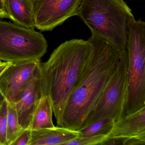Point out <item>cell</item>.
I'll list each match as a JSON object with an SVG mask.
<instances>
[{"instance_id":"6da1fadb","label":"cell","mask_w":145,"mask_h":145,"mask_svg":"<svg viewBox=\"0 0 145 145\" xmlns=\"http://www.w3.org/2000/svg\"><path fill=\"white\" fill-rule=\"evenodd\" d=\"M89 40L93 45L92 54L57 126L73 130L81 129L118 65L120 54L111 44L93 34Z\"/></svg>"},{"instance_id":"7a4b0ae2","label":"cell","mask_w":145,"mask_h":145,"mask_svg":"<svg viewBox=\"0 0 145 145\" xmlns=\"http://www.w3.org/2000/svg\"><path fill=\"white\" fill-rule=\"evenodd\" d=\"M92 51L93 45L89 40L72 39L61 44L47 61L40 63L43 95L50 98L57 125Z\"/></svg>"},{"instance_id":"3957f363","label":"cell","mask_w":145,"mask_h":145,"mask_svg":"<svg viewBox=\"0 0 145 145\" xmlns=\"http://www.w3.org/2000/svg\"><path fill=\"white\" fill-rule=\"evenodd\" d=\"M78 16L94 35L121 54L126 50L130 22L135 18L123 0H82Z\"/></svg>"},{"instance_id":"277c9868","label":"cell","mask_w":145,"mask_h":145,"mask_svg":"<svg viewBox=\"0 0 145 145\" xmlns=\"http://www.w3.org/2000/svg\"><path fill=\"white\" fill-rule=\"evenodd\" d=\"M127 93L123 116L145 107V23L130 22L126 43Z\"/></svg>"},{"instance_id":"5b68a950","label":"cell","mask_w":145,"mask_h":145,"mask_svg":"<svg viewBox=\"0 0 145 145\" xmlns=\"http://www.w3.org/2000/svg\"><path fill=\"white\" fill-rule=\"evenodd\" d=\"M44 36L35 29L0 21V60L18 62L40 60L47 52Z\"/></svg>"},{"instance_id":"8992f818","label":"cell","mask_w":145,"mask_h":145,"mask_svg":"<svg viewBox=\"0 0 145 145\" xmlns=\"http://www.w3.org/2000/svg\"><path fill=\"white\" fill-rule=\"evenodd\" d=\"M127 65L126 50L120 54L115 71L80 130L103 119H112L116 123L123 117L127 93Z\"/></svg>"},{"instance_id":"52a82bcc","label":"cell","mask_w":145,"mask_h":145,"mask_svg":"<svg viewBox=\"0 0 145 145\" xmlns=\"http://www.w3.org/2000/svg\"><path fill=\"white\" fill-rule=\"evenodd\" d=\"M82 0H36L33 3L35 27L52 31L69 18L77 16Z\"/></svg>"},{"instance_id":"ba28073f","label":"cell","mask_w":145,"mask_h":145,"mask_svg":"<svg viewBox=\"0 0 145 145\" xmlns=\"http://www.w3.org/2000/svg\"><path fill=\"white\" fill-rule=\"evenodd\" d=\"M40 60L12 63L0 77V92L9 103L17 102L40 68Z\"/></svg>"},{"instance_id":"9c48e42d","label":"cell","mask_w":145,"mask_h":145,"mask_svg":"<svg viewBox=\"0 0 145 145\" xmlns=\"http://www.w3.org/2000/svg\"><path fill=\"white\" fill-rule=\"evenodd\" d=\"M43 95L40 68L15 103L19 124L23 130L30 128L34 114Z\"/></svg>"},{"instance_id":"30bf717a","label":"cell","mask_w":145,"mask_h":145,"mask_svg":"<svg viewBox=\"0 0 145 145\" xmlns=\"http://www.w3.org/2000/svg\"><path fill=\"white\" fill-rule=\"evenodd\" d=\"M80 137L81 133L79 131L55 126L32 130L29 145H64L67 142Z\"/></svg>"},{"instance_id":"8fae6325","label":"cell","mask_w":145,"mask_h":145,"mask_svg":"<svg viewBox=\"0 0 145 145\" xmlns=\"http://www.w3.org/2000/svg\"><path fill=\"white\" fill-rule=\"evenodd\" d=\"M145 133V107L123 116L115 123L109 137H128Z\"/></svg>"},{"instance_id":"7c38bea8","label":"cell","mask_w":145,"mask_h":145,"mask_svg":"<svg viewBox=\"0 0 145 145\" xmlns=\"http://www.w3.org/2000/svg\"><path fill=\"white\" fill-rule=\"evenodd\" d=\"M9 19L21 26L35 29L33 3L31 0H4Z\"/></svg>"},{"instance_id":"4fadbf2b","label":"cell","mask_w":145,"mask_h":145,"mask_svg":"<svg viewBox=\"0 0 145 145\" xmlns=\"http://www.w3.org/2000/svg\"><path fill=\"white\" fill-rule=\"evenodd\" d=\"M52 113L50 98L44 95L34 114L29 129L35 130L55 127L52 121Z\"/></svg>"},{"instance_id":"5bb4252c","label":"cell","mask_w":145,"mask_h":145,"mask_svg":"<svg viewBox=\"0 0 145 145\" xmlns=\"http://www.w3.org/2000/svg\"><path fill=\"white\" fill-rule=\"evenodd\" d=\"M115 123V121L112 119H103L78 131L81 133V137L97 135H108L109 137Z\"/></svg>"},{"instance_id":"9a60e30c","label":"cell","mask_w":145,"mask_h":145,"mask_svg":"<svg viewBox=\"0 0 145 145\" xmlns=\"http://www.w3.org/2000/svg\"><path fill=\"white\" fill-rule=\"evenodd\" d=\"M7 136L8 145H11L23 130L19 124L15 103H7Z\"/></svg>"},{"instance_id":"2e32d148","label":"cell","mask_w":145,"mask_h":145,"mask_svg":"<svg viewBox=\"0 0 145 145\" xmlns=\"http://www.w3.org/2000/svg\"><path fill=\"white\" fill-rule=\"evenodd\" d=\"M108 135H97L88 137H76L65 143L64 145H102L107 139Z\"/></svg>"},{"instance_id":"e0dca14e","label":"cell","mask_w":145,"mask_h":145,"mask_svg":"<svg viewBox=\"0 0 145 145\" xmlns=\"http://www.w3.org/2000/svg\"><path fill=\"white\" fill-rule=\"evenodd\" d=\"M7 107L5 100L0 108V145H8L7 136Z\"/></svg>"},{"instance_id":"ac0fdd59","label":"cell","mask_w":145,"mask_h":145,"mask_svg":"<svg viewBox=\"0 0 145 145\" xmlns=\"http://www.w3.org/2000/svg\"><path fill=\"white\" fill-rule=\"evenodd\" d=\"M30 129L24 130L11 145H29L31 137Z\"/></svg>"},{"instance_id":"d6986e66","label":"cell","mask_w":145,"mask_h":145,"mask_svg":"<svg viewBox=\"0 0 145 145\" xmlns=\"http://www.w3.org/2000/svg\"><path fill=\"white\" fill-rule=\"evenodd\" d=\"M0 18H9L4 4V0H0Z\"/></svg>"},{"instance_id":"ffe728a7","label":"cell","mask_w":145,"mask_h":145,"mask_svg":"<svg viewBox=\"0 0 145 145\" xmlns=\"http://www.w3.org/2000/svg\"><path fill=\"white\" fill-rule=\"evenodd\" d=\"M12 63L11 62H2L0 60V77Z\"/></svg>"},{"instance_id":"44dd1931","label":"cell","mask_w":145,"mask_h":145,"mask_svg":"<svg viewBox=\"0 0 145 145\" xmlns=\"http://www.w3.org/2000/svg\"><path fill=\"white\" fill-rule=\"evenodd\" d=\"M5 100V98L4 97V95H2L1 92H0V108Z\"/></svg>"},{"instance_id":"7402d4cb","label":"cell","mask_w":145,"mask_h":145,"mask_svg":"<svg viewBox=\"0 0 145 145\" xmlns=\"http://www.w3.org/2000/svg\"><path fill=\"white\" fill-rule=\"evenodd\" d=\"M31 1H32V2H33V3L35 1H36V0H31Z\"/></svg>"}]
</instances>
